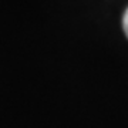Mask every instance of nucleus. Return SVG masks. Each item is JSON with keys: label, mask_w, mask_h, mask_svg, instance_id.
<instances>
[{"label": "nucleus", "mask_w": 128, "mask_h": 128, "mask_svg": "<svg viewBox=\"0 0 128 128\" xmlns=\"http://www.w3.org/2000/svg\"><path fill=\"white\" fill-rule=\"evenodd\" d=\"M122 26H124V32H125V34H127V37H128V9L125 10V13H124Z\"/></svg>", "instance_id": "obj_1"}]
</instances>
